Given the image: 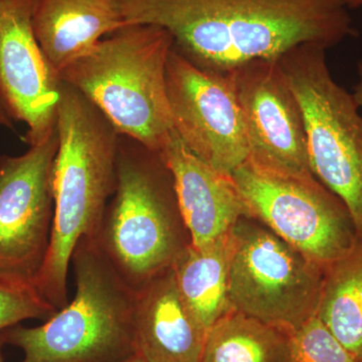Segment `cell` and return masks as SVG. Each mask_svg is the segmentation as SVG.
<instances>
[{
    "instance_id": "obj_1",
    "label": "cell",
    "mask_w": 362,
    "mask_h": 362,
    "mask_svg": "<svg viewBox=\"0 0 362 362\" xmlns=\"http://www.w3.org/2000/svg\"><path fill=\"white\" fill-rule=\"evenodd\" d=\"M125 25H151L204 70L232 73L305 44L326 49L356 35L340 0H115Z\"/></svg>"
},
{
    "instance_id": "obj_2",
    "label": "cell",
    "mask_w": 362,
    "mask_h": 362,
    "mask_svg": "<svg viewBox=\"0 0 362 362\" xmlns=\"http://www.w3.org/2000/svg\"><path fill=\"white\" fill-rule=\"evenodd\" d=\"M52 168L51 245L35 289L57 310L69 304L68 275L82 239L96 238L117 187L120 135L78 90L63 83Z\"/></svg>"
},
{
    "instance_id": "obj_3",
    "label": "cell",
    "mask_w": 362,
    "mask_h": 362,
    "mask_svg": "<svg viewBox=\"0 0 362 362\" xmlns=\"http://www.w3.org/2000/svg\"><path fill=\"white\" fill-rule=\"evenodd\" d=\"M94 240L134 292L171 268L192 243L159 152L120 135L115 194Z\"/></svg>"
},
{
    "instance_id": "obj_4",
    "label": "cell",
    "mask_w": 362,
    "mask_h": 362,
    "mask_svg": "<svg viewBox=\"0 0 362 362\" xmlns=\"http://www.w3.org/2000/svg\"><path fill=\"white\" fill-rule=\"evenodd\" d=\"M173 37L159 26L126 25L59 73L119 135L160 152L173 131L166 88Z\"/></svg>"
},
{
    "instance_id": "obj_5",
    "label": "cell",
    "mask_w": 362,
    "mask_h": 362,
    "mask_svg": "<svg viewBox=\"0 0 362 362\" xmlns=\"http://www.w3.org/2000/svg\"><path fill=\"white\" fill-rule=\"evenodd\" d=\"M75 297L37 327L13 326L4 343L23 351L21 362H120L137 356L136 292L124 282L92 239H82L71 259Z\"/></svg>"
},
{
    "instance_id": "obj_6",
    "label": "cell",
    "mask_w": 362,
    "mask_h": 362,
    "mask_svg": "<svg viewBox=\"0 0 362 362\" xmlns=\"http://www.w3.org/2000/svg\"><path fill=\"white\" fill-rule=\"evenodd\" d=\"M325 47L305 44L279 58L306 130L312 173L349 209L362 233V115L352 94L331 75Z\"/></svg>"
},
{
    "instance_id": "obj_7",
    "label": "cell",
    "mask_w": 362,
    "mask_h": 362,
    "mask_svg": "<svg viewBox=\"0 0 362 362\" xmlns=\"http://www.w3.org/2000/svg\"><path fill=\"white\" fill-rule=\"evenodd\" d=\"M325 269L252 218L230 230L233 310L291 333L317 315Z\"/></svg>"
},
{
    "instance_id": "obj_8",
    "label": "cell",
    "mask_w": 362,
    "mask_h": 362,
    "mask_svg": "<svg viewBox=\"0 0 362 362\" xmlns=\"http://www.w3.org/2000/svg\"><path fill=\"white\" fill-rule=\"evenodd\" d=\"M232 177L250 218L323 269L354 244L357 233L349 209L315 175H280L246 160Z\"/></svg>"
},
{
    "instance_id": "obj_9",
    "label": "cell",
    "mask_w": 362,
    "mask_h": 362,
    "mask_svg": "<svg viewBox=\"0 0 362 362\" xmlns=\"http://www.w3.org/2000/svg\"><path fill=\"white\" fill-rule=\"evenodd\" d=\"M57 129L18 156H0V280L35 288L51 245Z\"/></svg>"
},
{
    "instance_id": "obj_10",
    "label": "cell",
    "mask_w": 362,
    "mask_h": 362,
    "mask_svg": "<svg viewBox=\"0 0 362 362\" xmlns=\"http://www.w3.org/2000/svg\"><path fill=\"white\" fill-rule=\"evenodd\" d=\"M166 88L173 129L185 146L216 170L232 175L249 157L232 74L204 70L173 47Z\"/></svg>"
},
{
    "instance_id": "obj_11",
    "label": "cell",
    "mask_w": 362,
    "mask_h": 362,
    "mask_svg": "<svg viewBox=\"0 0 362 362\" xmlns=\"http://www.w3.org/2000/svg\"><path fill=\"white\" fill-rule=\"evenodd\" d=\"M230 74L246 125L247 160L280 175H313L303 114L279 59H252Z\"/></svg>"
},
{
    "instance_id": "obj_12",
    "label": "cell",
    "mask_w": 362,
    "mask_h": 362,
    "mask_svg": "<svg viewBox=\"0 0 362 362\" xmlns=\"http://www.w3.org/2000/svg\"><path fill=\"white\" fill-rule=\"evenodd\" d=\"M37 0H0V101L14 122H23L21 139L40 144L57 129L61 77L35 37Z\"/></svg>"
},
{
    "instance_id": "obj_13",
    "label": "cell",
    "mask_w": 362,
    "mask_h": 362,
    "mask_svg": "<svg viewBox=\"0 0 362 362\" xmlns=\"http://www.w3.org/2000/svg\"><path fill=\"white\" fill-rule=\"evenodd\" d=\"M159 153L173 175L181 216L194 246L216 242L240 218H250L232 175L195 156L175 129Z\"/></svg>"
},
{
    "instance_id": "obj_14",
    "label": "cell",
    "mask_w": 362,
    "mask_h": 362,
    "mask_svg": "<svg viewBox=\"0 0 362 362\" xmlns=\"http://www.w3.org/2000/svg\"><path fill=\"white\" fill-rule=\"evenodd\" d=\"M206 333L181 296L173 269L136 292V349L147 362H201Z\"/></svg>"
},
{
    "instance_id": "obj_15",
    "label": "cell",
    "mask_w": 362,
    "mask_h": 362,
    "mask_svg": "<svg viewBox=\"0 0 362 362\" xmlns=\"http://www.w3.org/2000/svg\"><path fill=\"white\" fill-rule=\"evenodd\" d=\"M126 25L115 0H37L33 28L57 73Z\"/></svg>"
},
{
    "instance_id": "obj_16",
    "label": "cell",
    "mask_w": 362,
    "mask_h": 362,
    "mask_svg": "<svg viewBox=\"0 0 362 362\" xmlns=\"http://www.w3.org/2000/svg\"><path fill=\"white\" fill-rule=\"evenodd\" d=\"M230 254V232L206 247L190 243L171 266L181 296L206 330L233 310Z\"/></svg>"
},
{
    "instance_id": "obj_17",
    "label": "cell",
    "mask_w": 362,
    "mask_h": 362,
    "mask_svg": "<svg viewBox=\"0 0 362 362\" xmlns=\"http://www.w3.org/2000/svg\"><path fill=\"white\" fill-rule=\"evenodd\" d=\"M317 317L362 362V233L344 256L325 269Z\"/></svg>"
},
{
    "instance_id": "obj_18",
    "label": "cell",
    "mask_w": 362,
    "mask_h": 362,
    "mask_svg": "<svg viewBox=\"0 0 362 362\" xmlns=\"http://www.w3.org/2000/svg\"><path fill=\"white\" fill-rule=\"evenodd\" d=\"M289 335L233 310L207 330L201 362H285Z\"/></svg>"
},
{
    "instance_id": "obj_19",
    "label": "cell",
    "mask_w": 362,
    "mask_h": 362,
    "mask_svg": "<svg viewBox=\"0 0 362 362\" xmlns=\"http://www.w3.org/2000/svg\"><path fill=\"white\" fill-rule=\"evenodd\" d=\"M285 362H358L318 317L290 333Z\"/></svg>"
},
{
    "instance_id": "obj_20",
    "label": "cell",
    "mask_w": 362,
    "mask_h": 362,
    "mask_svg": "<svg viewBox=\"0 0 362 362\" xmlns=\"http://www.w3.org/2000/svg\"><path fill=\"white\" fill-rule=\"evenodd\" d=\"M57 311L35 288L0 280V334L28 319L47 320Z\"/></svg>"
},
{
    "instance_id": "obj_21",
    "label": "cell",
    "mask_w": 362,
    "mask_h": 362,
    "mask_svg": "<svg viewBox=\"0 0 362 362\" xmlns=\"http://www.w3.org/2000/svg\"><path fill=\"white\" fill-rule=\"evenodd\" d=\"M356 71L358 80H357V83L354 87V92L351 94L358 108L362 109V59L357 62Z\"/></svg>"
},
{
    "instance_id": "obj_22",
    "label": "cell",
    "mask_w": 362,
    "mask_h": 362,
    "mask_svg": "<svg viewBox=\"0 0 362 362\" xmlns=\"http://www.w3.org/2000/svg\"><path fill=\"white\" fill-rule=\"evenodd\" d=\"M0 127L6 128V129L14 130V121L9 114L7 113L6 108L0 101Z\"/></svg>"
},
{
    "instance_id": "obj_23",
    "label": "cell",
    "mask_w": 362,
    "mask_h": 362,
    "mask_svg": "<svg viewBox=\"0 0 362 362\" xmlns=\"http://www.w3.org/2000/svg\"><path fill=\"white\" fill-rule=\"evenodd\" d=\"M340 1H342L349 9L362 6V0H340Z\"/></svg>"
},
{
    "instance_id": "obj_24",
    "label": "cell",
    "mask_w": 362,
    "mask_h": 362,
    "mask_svg": "<svg viewBox=\"0 0 362 362\" xmlns=\"http://www.w3.org/2000/svg\"><path fill=\"white\" fill-rule=\"evenodd\" d=\"M120 362H147V361H145L144 358H142L141 356H138V354H137V356L130 357V358L125 359V361H120Z\"/></svg>"
},
{
    "instance_id": "obj_25",
    "label": "cell",
    "mask_w": 362,
    "mask_h": 362,
    "mask_svg": "<svg viewBox=\"0 0 362 362\" xmlns=\"http://www.w3.org/2000/svg\"><path fill=\"white\" fill-rule=\"evenodd\" d=\"M4 339H2L1 335H0V362H4V358H2V354H1V347L2 344H4Z\"/></svg>"
}]
</instances>
